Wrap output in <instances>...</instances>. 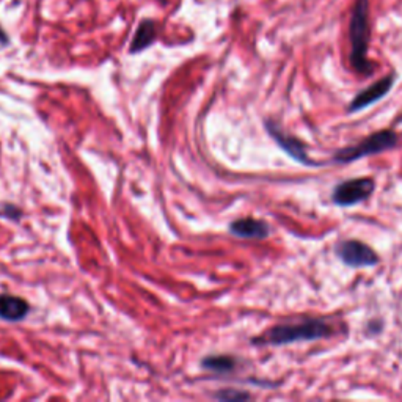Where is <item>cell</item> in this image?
Listing matches in <instances>:
<instances>
[{
  "label": "cell",
  "instance_id": "cell-1",
  "mask_svg": "<svg viewBox=\"0 0 402 402\" xmlns=\"http://www.w3.org/2000/svg\"><path fill=\"white\" fill-rule=\"evenodd\" d=\"M333 335V327L324 319H304L297 324L275 325L258 338H253L256 346H285L299 341H315Z\"/></svg>",
  "mask_w": 402,
  "mask_h": 402
},
{
  "label": "cell",
  "instance_id": "cell-2",
  "mask_svg": "<svg viewBox=\"0 0 402 402\" xmlns=\"http://www.w3.org/2000/svg\"><path fill=\"white\" fill-rule=\"evenodd\" d=\"M349 38H351V63L358 74L369 76L374 64L369 62L368 49L371 38L369 26V0H357L353 3L351 22H349Z\"/></svg>",
  "mask_w": 402,
  "mask_h": 402
},
{
  "label": "cell",
  "instance_id": "cell-3",
  "mask_svg": "<svg viewBox=\"0 0 402 402\" xmlns=\"http://www.w3.org/2000/svg\"><path fill=\"white\" fill-rule=\"evenodd\" d=\"M398 143V135L394 134V131H379L374 132L369 137H366L365 140L360 141V143L353 146L342 148L338 150L333 156L335 164H351L353 161H358V159L377 155V152H383L387 150H392Z\"/></svg>",
  "mask_w": 402,
  "mask_h": 402
},
{
  "label": "cell",
  "instance_id": "cell-4",
  "mask_svg": "<svg viewBox=\"0 0 402 402\" xmlns=\"http://www.w3.org/2000/svg\"><path fill=\"white\" fill-rule=\"evenodd\" d=\"M376 189V181L372 178H356L341 182L335 187L332 200L335 204L347 208L356 206L362 201L368 200Z\"/></svg>",
  "mask_w": 402,
  "mask_h": 402
},
{
  "label": "cell",
  "instance_id": "cell-5",
  "mask_svg": "<svg viewBox=\"0 0 402 402\" xmlns=\"http://www.w3.org/2000/svg\"><path fill=\"white\" fill-rule=\"evenodd\" d=\"M336 255L346 265L351 268H372L379 263V256L369 245L357 239L341 241L336 245Z\"/></svg>",
  "mask_w": 402,
  "mask_h": 402
},
{
  "label": "cell",
  "instance_id": "cell-6",
  "mask_svg": "<svg viewBox=\"0 0 402 402\" xmlns=\"http://www.w3.org/2000/svg\"><path fill=\"white\" fill-rule=\"evenodd\" d=\"M264 124H265V129H268V132L272 135V139H274L277 143L280 145L281 150H285L288 155L294 159V161H297L299 164L308 165V167L324 165V164H317L313 161V159L308 156V152H306V146L302 143L300 140L292 137V135L286 134L275 121L265 120Z\"/></svg>",
  "mask_w": 402,
  "mask_h": 402
},
{
  "label": "cell",
  "instance_id": "cell-7",
  "mask_svg": "<svg viewBox=\"0 0 402 402\" xmlns=\"http://www.w3.org/2000/svg\"><path fill=\"white\" fill-rule=\"evenodd\" d=\"M394 84V76L393 74H388L385 78L379 79L374 84H371L368 88H365V90L360 91L356 98L351 101V104H349L347 112L349 114H356L358 110H363L366 107H369L377 101L382 99L383 96H387L388 91L392 90V87Z\"/></svg>",
  "mask_w": 402,
  "mask_h": 402
},
{
  "label": "cell",
  "instance_id": "cell-8",
  "mask_svg": "<svg viewBox=\"0 0 402 402\" xmlns=\"http://www.w3.org/2000/svg\"><path fill=\"white\" fill-rule=\"evenodd\" d=\"M229 231L242 239H265L270 234V228L269 225L263 220L245 217L231 222V225H229Z\"/></svg>",
  "mask_w": 402,
  "mask_h": 402
},
{
  "label": "cell",
  "instance_id": "cell-9",
  "mask_svg": "<svg viewBox=\"0 0 402 402\" xmlns=\"http://www.w3.org/2000/svg\"><path fill=\"white\" fill-rule=\"evenodd\" d=\"M28 313V304L21 297L10 294L0 295V319L10 322L21 321Z\"/></svg>",
  "mask_w": 402,
  "mask_h": 402
},
{
  "label": "cell",
  "instance_id": "cell-10",
  "mask_svg": "<svg viewBox=\"0 0 402 402\" xmlns=\"http://www.w3.org/2000/svg\"><path fill=\"white\" fill-rule=\"evenodd\" d=\"M156 24L146 19L139 26L137 32L134 35V40L131 43V54H139V52L145 51L156 41Z\"/></svg>",
  "mask_w": 402,
  "mask_h": 402
},
{
  "label": "cell",
  "instance_id": "cell-11",
  "mask_svg": "<svg viewBox=\"0 0 402 402\" xmlns=\"http://www.w3.org/2000/svg\"><path fill=\"white\" fill-rule=\"evenodd\" d=\"M203 365L204 369H209V371H214V372H229L234 369L236 366V360L231 357H227V356H214V357H206L203 358Z\"/></svg>",
  "mask_w": 402,
  "mask_h": 402
},
{
  "label": "cell",
  "instance_id": "cell-12",
  "mask_svg": "<svg viewBox=\"0 0 402 402\" xmlns=\"http://www.w3.org/2000/svg\"><path fill=\"white\" fill-rule=\"evenodd\" d=\"M216 398L222 401H245V399H250V394L244 392H238V390H222L220 393L216 394Z\"/></svg>",
  "mask_w": 402,
  "mask_h": 402
},
{
  "label": "cell",
  "instance_id": "cell-13",
  "mask_svg": "<svg viewBox=\"0 0 402 402\" xmlns=\"http://www.w3.org/2000/svg\"><path fill=\"white\" fill-rule=\"evenodd\" d=\"M0 214L7 216L8 218H13V220H17V218H21V211L17 209L16 206H11V204L5 206V208L0 211Z\"/></svg>",
  "mask_w": 402,
  "mask_h": 402
},
{
  "label": "cell",
  "instance_id": "cell-14",
  "mask_svg": "<svg viewBox=\"0 0 402 402\" xmlns=\"http://www.w3.org/2000/svg\"><path fill=\"white\" fill-rule=\"evenodd\" d=\"M0 43L5 44V43H8V38H7V35H5L2 32V28H0Z\"/></svg>",
  "mask_w": 402,
  "mask_h": 402
}]
</instances>
